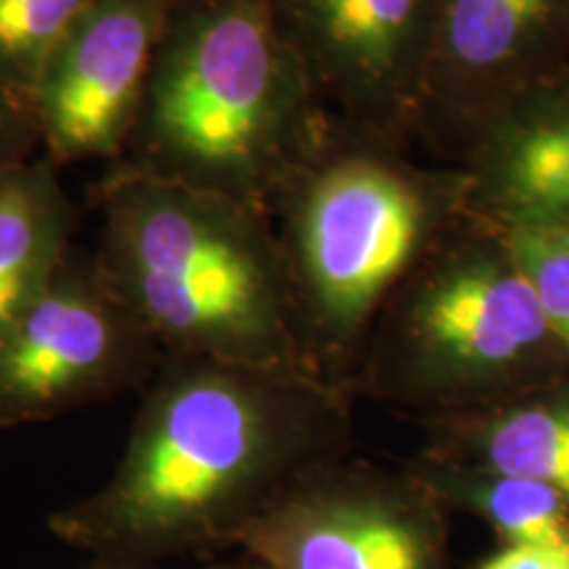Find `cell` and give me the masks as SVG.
<instances>
[{
	"label": "cell",
	"instance_id": "obj_1",
	"mask_svg": "<svg viewBox=\"0 0 569 569\" xmlns=\"http://www.w3.org/2000/svg\"><path fill=\"white\" fill-rule=\"evenodd\" d=\"M348 398L311 375L167 353L113 472L48 528L88 559L151 569L238 549L284 490L340 459Z\"/></svg>",
	"mask_w": 569,
	"mask_h": 569
},
{
	"label": "cell",
	"instance_id": "obj_2",
	"mask_svg": "<svg viewBox=\"0 0 569 569\" xmlns=\"http://www.w3.org/2000/svg\"><path fill=\"white\" fill-rule=\"evenodd\" d=\"M467 206L459 163H419L409 148L332 117L322 146L269 209L315 377L353 393L382 309L465 222Z\"/></svg>",
	"mask_w": 569,
	"mask_h": 569
},
{
	"label": "cell",
	"instance_id": "obj_3",
	"mask_svg": "<svg viewBox=\"0 0 569 569\" xmlns=\"http://www.w3.org/2000/svg\"><path fill=\"white\" fill-rule=\"evenodd\" d=\"M330 127L272 0H172L138 122L111 167L269 217Z\"/></svg>",
	"mask_w": 569,
	"mask_h": 569
},
{
	"label": "cell",
	"instance_id": "obj_4",
	"mask_svg": "<svg viewBox=\"0 0 569 569\" xmlns=\"http://www.w3.org/2000/svg\"><path fill=\"white\" fill-rule=\"evenodd\" d=\"M92 206L96 264L163 353L315 377L269 217L117 167H106Z\"/></svg>",
	"mask_w": 569,
	"mask_h": 569
},
{
	"label": "cell",
	"instance_id": "obj_5",
	"mask_svg": "<svg viewBox=\"0 0 569 569\" xmlns=\"http://www.w3.org/2000/svg\"><path fill=\"white\" fill-rule=\"evenodd\" d=\"M557 369L569 361L509 238L467 217L382 309L356 388L448 417L543 386Z\"/></svg>",
	"mask_w": 569,
	"mask_h": 569
},
{
	"label": "cell",
	"instance_id": "obj_6",
	"mask_svg": "<svg viewBox=\"0 0 569 569\" xmlns=\"http://www.w3.org/2000/svg\"><path fill=\"white\" fill-rule=\"evenodd\" d=\"M163 348L74 248L42 293L0 332V432L51 422L146 390Z\"/></svg>",
	"mask_w": 569,
	"mask_h": 569
},
{
	"label": "cell",
	"instance_id": "obj_7",
	"mask_svg": "<svg viewBox=\"0 0 569 569\" xmlns=\"http://www.w3.org/2000/svg\"><path fill=\"white\" fill-rule=\"evenodd\" d=\"M330 117L401 148L419 119L440 0H272Z\"/></svg>",
	"mask_w": 569,
	"mask_h": 569
},
{
	"label": "cell",
	"instance_id": "obj_8",
	"mask_svg": "<svg viewBox=\"0 0 569 569\" xmlns=\"http://www.w3.org/2000/svg\"><path fill=\"white\" fill-rule=\"evenodd\" d=\"M436 490L382 480L340 459L306 472L243 532L267 569H436Z\"/></svg>",
	"mask_w": 569,
	"mask_h": 569
},
{
	"label": "cell",
	"instance_id": "obj_9",
	"mask_svg": "<svg viewBox=\"0 0 569 569\" xmlns=\"http://www.w3.org/2000/svg\"><path fill=\"white\" fill-rule=\"evenodd\" d=\"M569 63V0H440L419 140L457 163L490 117Z\"/></svg>",
	"mask_w": 569,
	"mask_h": 569
},
{
	"label": "cell",
	"instance_id": "obj_10",
	"mask_svg": "<svg viewBox=\"0 0 569 569\" xmlns=\"http://www.w3.org/2000/svg\"><path fill=\"white\" fill-rule=\"evenodd\" d=\"M169 9L172 0H96L56 46L32 90L53 163L111 167L124 153Z\"/></svg>",
	"mask_w": 569,
	"mask_h": 569
},
{
	"label": "cell",
	"instance_id": "obj_11",
	"mask_svg": "<svg viewBox=\"0 0 569 569\" xmlns=\"http://www.w3.org/2000/svg\"><path fill=\"white\" fill-rule=\"evenodd\" d=\"M457 163L478 222L569 224V63L490 117Z\"/></svg>",
	"mask_w": 569,
	"mask_h": 569
},
{
	"label": "cell",
	"instance_id": "obj_12",
	"mask_svg": "<svg viewBox=\"0 0 569 569\" xmlns=\"http://www.w3.org/2000/svg\"><path fill=\"white\" fill-rule=\"evenodd\" d=\"M430 459L540 482L569 501V388L543 382L490 407L438 417Z\"/></svg>",
	"mask_w": 569,
	"mask_h": 569
},
{
	"label": "cell",
	"instance_id": "obj_13",
	"mask_svg": "<svg viewBox=\"0 0 569 569\" xmlns=\"http://www.w3.org/2000/svg\"><path fill=\"white\" fill-rule=\"evenodd\" d=\"M77 209L46 153L0 172V332L74 251Z\"/></svg>",
	"mask_w": 569,
	"mask_h": 569
},
{
	"label": "cell",
	"instance_id": "obj_14",
	"mask_svg": "<svg viewBox=\"0 0 569 569\" xmlns=\"http://www.w3.org/2000/svg\"><path fill=\"white\" fill-rule=\"evenodd\" d=\"M96 0H0V82L32 101L34 82Z\"/></svg>",
	"mask_w": 569,
	"mask_h": 569
},
{
	"label": "cell",
	"instance_id": "obj_15",
	"mask_svg": "<svg viewBox=\"0 0 569 569\" xmlns=\"http://www.w3.org/2000/svg\"><path fill=\"white\" fill-rule=\"evenodd\" d=\"M503 234L569 361V224L519 227Z\"/></svg>",
	"mask_w": 569,
	"mask_h": 569
},
{
	"label": "cell",
	"instance_id": "obj_16",
	"mask_svg": "<svg viewBox=\"0 0 569 569\" xmlns=\"http://www.w3.org/2000/svg\"><path fill=\"white\" fill-rule=\"evenodd\" d=\"M42 156V132L30 98L0 82V172Z\"/></svg>",
	"mask_w": 569,
	"mask_h": 569
},
{
	"label": "cell",
	"instance_id": "obj_17",
	"mask_svg": "<svg viewBox=\"0 0 569 569\" xmlns=\"http://www.w3.org/2000/svg\"><path fill=\"white\" fill-rule=\"evenodd\" d=\"M480 569H569V540L546 546H509Z\"/></svg>",
	"mask_w": 569,
	"mask_h": 569
},
{
	"label": "cell",
	"instance_id": "obj_18",
	"mask_svg": "<svg viewBox=\"0 0 569 569\" xmlns=\"http://www.w3.org/2000/svg\"><path fill=\"white\" fill-rule=\"evenodd\" d=\"M201 569H267V567H261L259 561L243 557L238 561H219V565H209V567H201Z\"/></svg>",
	"mask_w": 569,
	"mask_h": 569
},
{
	"label": "cell",
	"instance_id": "obj_19",
	"mask_svg": "<svg viewBox=\"0 0 569 569\" xmlns=\"http://www.w3.org/2000/svg\"><path fill=\"white\" fill-rule=\"evenodd\" d=\"M82 569H151V567H134L124 565V561H106V559H88V565Z\"/></svg>",
	"mask_w": 569,
	"mask_h": 569
}]
</instances>
